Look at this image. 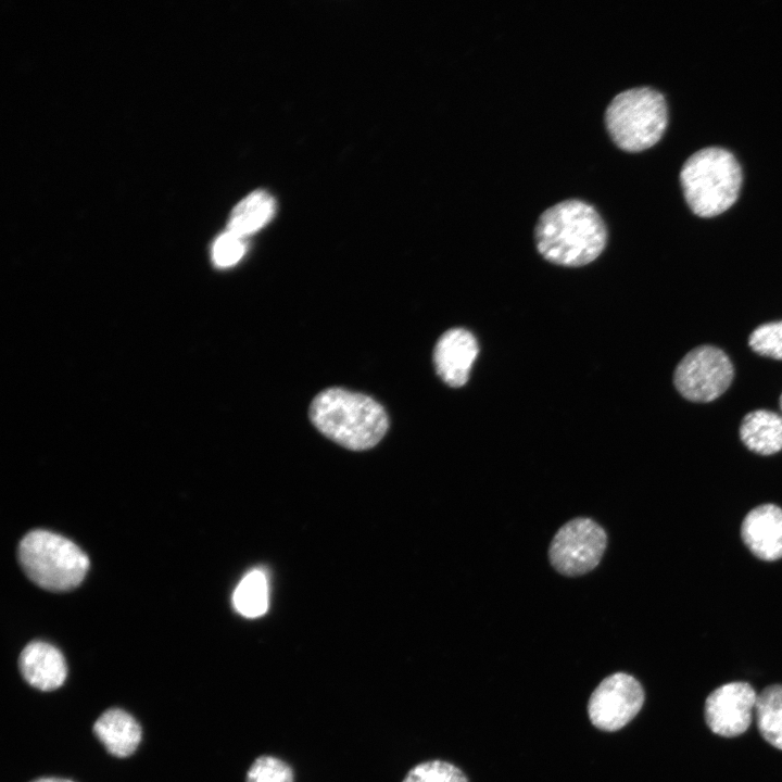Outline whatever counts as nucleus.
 <instances>
[{
  "instance_id": "f257e3e1",
  "label": "nucleus",
  "mask_w": 782,
  "mask_h": 782,
  "mask_svg": "<svg viewBox=\"0 0 782 782\" xmlns=\"http://www.w3.org/2000/svg\"><path fill=\"white\" fill-rule=\"evenodd\" d=\"M539 253L548 262L583 266L594 261L607 243L606 225L591 204L567 199L547 207L534 228Z\"/></svg>"
},
{
  "instance_id": "f03ea898",
  "label": "nucleus",
  "mask_w": 782,
  "mask_h": 782,
  "mask_svg": "<svg viewBox=\"0 0 782 782\" xmlns=\"http://www.w3.org/2000/svg\"><path fill=\"white\" fill-rule=\"evenodd\" d=\"M313 425L336 443L355 451L376 445L388 429L383 407L368 395L341 388L321 391L310 407Z\"/></svg>"
},
{
  "instance_id": "7ed1b4c3",
  "label": "nucleus",
  "mask_w": 782,
  "mask_h": 782,
  "mask_svg": "<svg viewBox=\"0 0 782 782\" xmlns=\"http://www.w3.org/2000/svg\"><path fill=\"white\" fill-rule=\"evenodd\" d=\"M680 182L691 211L701 217H712L727 211L736 201L742 169L729 150L707 147L684 162Z\"/></svg>"
},
{
  "instance_id": "20e7f679",
  "label": "nucleus",
  "mask_w": 782,
  "mask_h": 782,
  "mask_svg": "<svg viewBox=\"0 0 782 782\" xmlns=\"http://www.w3.org/2000/svg\"><path fill=\"white\" fill-rule=\"evenodd\" d=\"M611 141L622 151L635 153L652 148L668 124L665 97L652 87H633L618 92L604 112Z\"/></svg>"
},
{
  "instance_id": "39448f33",
  "label": "nucleus",
  "mask_w": 782,
  "mask_h": 782,
  "mask_svg": "<svg viewBox=\"0 0 782 782\" xmlns=\"http://www.w3.org/2000/svg\"><path fill=\"white\" fill-rule=\"evenodd\" d=\"M18 560L34 583L50 591L76 588L89 567L88 556L75 543L46 530L30 531L22 539Z\"/></svg>"
},
{
  "instance_id": "423d86ee",
  "label": "nucleus",
  "mask_w": 782,
  "mask_h": 782,
  "mask_svg": "<svg viewBox=\"0 0 782 782\" xmlns=\"http://www.w3.org/2000/svg\"><path fill=\"white\" fill-rule=\"evenodd\" d=\"M733 376V365L721 349L699 345L679 362L673 373V383L686 400L706 403L724 393Z\"/></svg>"
},
{
  "instance_id": "0eeeda50",
  "label": "nucleus",
  "mask_w": 782,
  "mask_h": 782,
  "mask_svg": "<svg viewBox=\"0 0 782 782\" xmlns=\"http://www.w3.org/2000/svg\"><path fill=\"white\" fill-rule=\"evenodd\" d=\"M607 544L603 528L590 518L569 520L554 535L548 556L562 575L577 577L594 569Z\"/></svg>"
},
{
  "instance_id": "6e6552de",
  "label": "nucleus",
  "mask_w": 782,
  "mask_h": 782,
  "mask_svg": "<svg viewBox=\"0 0 782 782\" xmlns=\"http://www.w3.org/2000/svg\"><path fill=\"white\" fill-rule=\"evenodd\" d=\"M644 703L641 683L626 672L606 677L593 691L588 703L589 718L603 731H617L628 724Z\"/></svg>"
},
{
  "instance_id": "1a4fd4ad",
  "label": "nucleus",
  "mask_w": 782,
  "mask_h": 782,
  "mask_svg": "<svg viewBox=\"0 0 782 782\" xmlns=\"http://www.w3.org/2000/svg\"><path fill=\"white\" fill-rule=\"evenodd\" d=\"M757 694L746 682H731L711 692L705 702V719L709 729L721 736L744 733L752 722Z\"/></svg>"
},
{
  "instance_id": "9d476101",
  "label": "nucleus",
  "mask_w": 782,
  "mask_h": 782,
  "mask_svg": "<svg viewBox=\"0 0 782 782\" xmlns=\"http://www.w3.org/2000/svg\"><path fill=\"white\" fill-rule=\"evenodd\" d=\"M479 353L475 336L464 328H452L438 340L433 351L434 367L450 387L464 386Z\"/></svg>"
},
{
  "instance_id": "9b49d317",
  "label": "nucleus",
  "mask_w": 782,
  "mask_h": 782,
  "mask_svg": "<svg viewBox=\"0 0 782 782\" xmlns=\"http://www.w3.org/2000/svg\"><path fill=\"white\" fill-rule=\"evenodd\" d=\"M741 537L756 557L766 562L782 558V508L761 504L749 510L742 521Z\"/></svg>"
},
{
  "instance_id": "f8f14e48",
  "label": "nucleus",
  "mask_w": 782,
  "mask_h": 782,
  "mask_svg": "<svg viewBox=\"0 0 782 782\" xmlns=\"http://www.w3.org/2000/svg\"><path fill=\"white\" fill-rule=\"evenodd\" d=\"M18 667L25 681L43 692L59 689L67 677L63 654L54 645L43 641H33L23 648Z\"/></svg>"
},
{
  "instance_id": "ddd939ff",
  "label": "nucleus",
  "mask_w": 782,
  "mask_h": 782,
  "mask_svg": "<svg viewBox=\"0 0 782 782\" xmlns=\"http://www.w3.org/2000/svg\"><path fill=\"white\" fill-rule=\"evenodd\" d=\"M93 733L106 751L115 757H128L141 741V727L126 710L109 708L93 724Z\"/></svg>"
},
{
  "instance_id": "4468645a",
  "label": "nucleus",
  "mask_w": 782,
  "mask_h": 782,
  "mask_svg": "<svg viewBox=\"0 0 782 782\" xmlns=\"http://www.w3.org/2000/svg\"><path fill=\"white\" fill-rule=\"evenodd\" d=\"M744 445L760 455H771L782 450V416L768 409L747 413L740 426Z\"/></svg>"
},
{
  "instance_id": "2eb2a0df",
  "label": "nucleus",
  "mask_w": 782,
  "mask_h": 782,
  "mask_svg": "<svg viewBox=\"0 0 782 782\" xmlns=\"http://www.w3.org/2000/svg\"><path fill=\"white\" fill-rule=\"evenodd\" d=\"M274 212L273 197L263 190L254 191L235 206L228 230L241 237L251 235L266 225Z\"/></svg>"
},
{
  "instance_id": "dca6fc26",
  "label": "nucleus",
  "mask_w": 782,
  "mask_h": 782,
  "mask_svg": "<svg viewBox=\"0 0 782 782\" xmlns=\"http://www.w3.org/2000/svg\"><path fill=\"white\" fill-rule=\"evenodd\" d=\"M268 581L265 572L261 569L249 571L232 594L234 608L247 618L263 616L268 609Z\"/></svg>"
},
{
  "instance_id": "f3484780",
  "label": "nucleus",
  "mask_w": 782,
  "mask_h": 782,
  "mask_svg": "<svg viewBox=\"0 0 782 782\" xmlns=\"http://www.w3.org/2000/svg\"><path fill=\"white\" fill-rule=\"evenodd\" d=\"M755 712L762 737L772 746L782 749V685L764 689L757 695Z\"/></svg>"
},
{
  "instance_id": "a211bd4d",
  "label": "nucleus",
  "mask_w": 782,
  "mask_h": 782,
  "mask_svg": "<svg viewBox=\"0 0 782 782\" xmlns=\"http://www.w3.org/2000/svg\"><path fill=\"white\" fill-rule=\"evenodd\" d=\"M402 782H468V779L455 765L434 759L414 766Z\"/></svg>"
},
{
  "instance_id": "6ab92c4d",
  "label": "nucleus",
  "mask_w": 782,
  "mask_h": 782,
  "mask_svg": "<svg viewBox=\"0 0 782 782\" xmlns=\"http://www.w3.org/2000/svg\"><path fill=\"white\" fill-rule=\"evenodd\" d=\"M292 768L278 757L263 755L250 766L245 782H293Z\"/></svg>"
},
{
  "instance_id": "aec40b11",
  "label": "nucleus",
  "mask_w": 782,
  "mask_h": 782,
  "mask_svg": "<svg viewBox=\"0 0 782 782\" xmlns=\"http://www.w3.org/2000/svg\"><path fill=\"white\" fill-rule=\"evenodd\" d=\"M748 345L759 355L782 360V320L756 327L748 337Z\"/></svg>"
},
{
  "instance_id": "412c9836",
  "label": "nucleus",
  "mask_w": 782,
  "mask_h": 782,
  "mask_svg": "<svg viewBox=\"0 0 782 782\" xmlns=\"http://www.w3.org/2000/svg\"><path fill=\"white\" fill-rule=\"evenodd\" d=\"M244 252L243 237L228 230L216 239L213 245V260L219 267H229L239 262Z\"/></svg>"
},
{
  "instance_id": "4be33fe9",
  "label": "nucleus",
  "mask_w": 782,
  "mask_h": 782,
  "mask_svg": "<svg viewBox=\"0 0 782 782\" xmlns=\"http://www.w3.org/2000/svg\"><path fill=\"white\" fill-rule=\"evenodd\" d=\"M31 782H75V781L65 779V778H59V777H45V778L36 779Z\"/></svg>"
},
{
  "instance_id": "5701e85b",
  "label": "nucleus",
  "mask_w": 782,
  "mask_h": 782,
  "mask_svg": "<svg viewBox=\"0 0 782 782\" xmlns=\"http://www.w3.org/2000/svg\"><path fill=\"white\" fill-rule=\"evenodd\" d=\"M780 408H781V411H782V393H781V395H780Z\"/></svg>"
}]
</instances>
